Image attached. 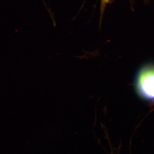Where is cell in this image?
Listing matches in <instances>:
<instances>
[{
	"label": "cell",
	"instance_id": "cell-1",
	"mask_svg": "<svg viewBox=\"0 0 154 154\" xmlns=\"http://www.w3.org/2000/svg\"><path fill=\"white\" fill-rule=\"evenodd\" d=\"M137 87L144 98L154 99V66L144 67L138 75Z\"/></svg>",
	"mask_w": 154,
	"mask_h": 154
},
{
	"label": "cell",
	"instance_id": "cell-2",
	"mask_svg": "<svg viewBox=\"0 0 154 154\" xmlns=\"http://www.w3.org/2000/svg\"><path fill=\"white\" fill-rule=\"evenodd\" d=\"M102 1H103V2H107V1H108V0H102Z\"/></svg>",
	"mask_w": 154,
	"mask_h": 154
}]
</instances>
